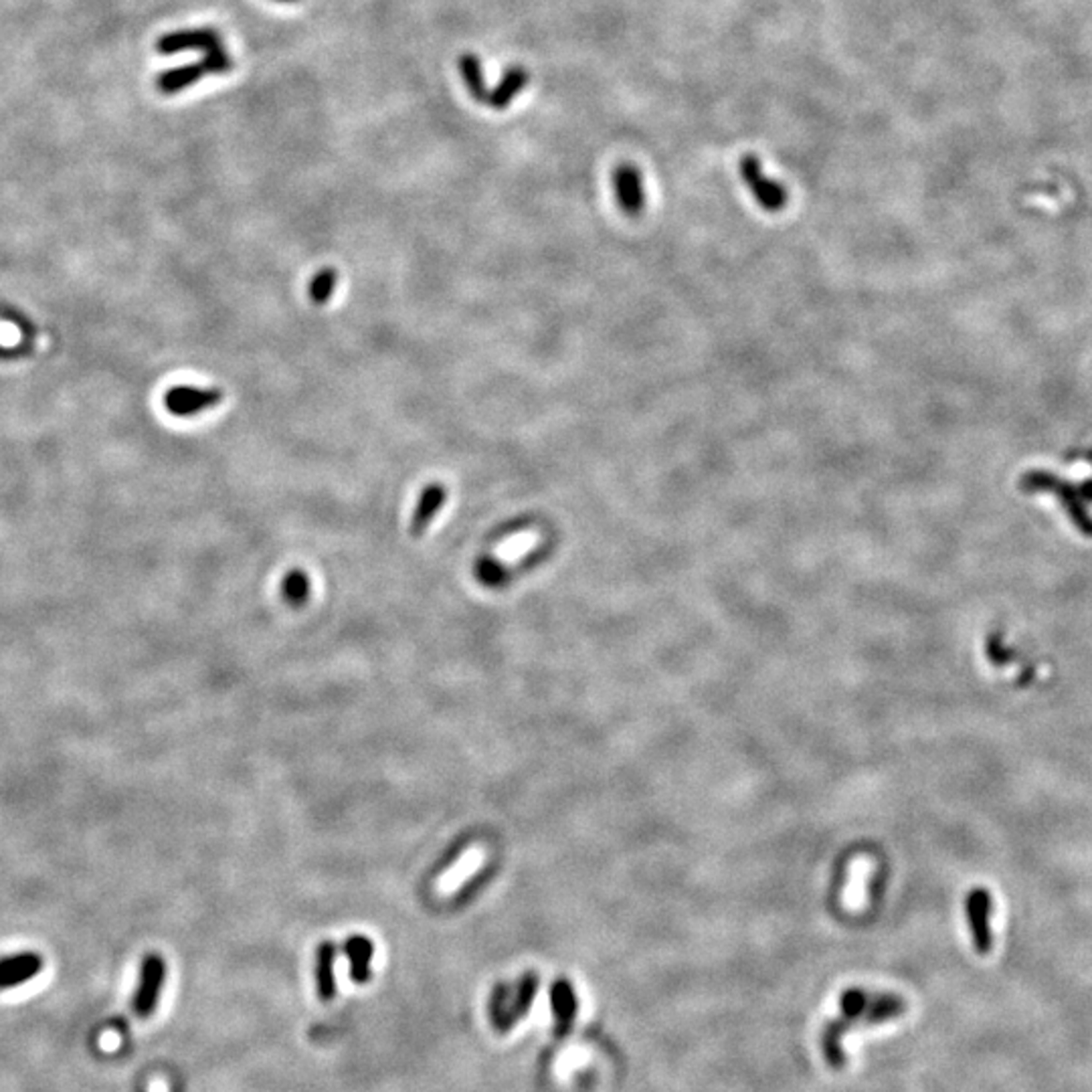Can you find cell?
<instances>
[{
    "label": "cell",
    "instance_id": "1",
    "mask_svg": "<svg viewBox=\"0 0 1092 1092\" xmlns=\"http://www.w3.org/2000/svg\"><path fill=\"white\" fill-rule=\"evenodd\" d=\"M872 994L860 987H850L840 995V1013L831 1018L821 1032V1052L831 1070H844L847 1058L844 1052V1036L852 1027H862L866 1008Z\"/></svg>",
    "mask_w": 1092,
    "mask_h": 1092
},
{
    "label": "cell",
    "instance_id": "2",
    "mask_svg": "<svg viewBox=\"0 0 1092 1092\" xmlns=\"http://www.w3.org/2000/svg\"><path fill=\"white\" fill-rule=\"evenodd\" d=\"M166 961L158 953L144 955L140 963L138 987L132 997V1010L138 1018H150L158 1008L160 994L166 981Z\"/></svg>",
    "mask_w": 1092,
    "mask_h": 1092
},
{
    "label": "cell",
    "instance_id": "3",
    "mask_svg": "<svg viewBox=\"0 0 1092 1092\" xmlns=\"http://www.w3.org/2000/svg\"><path fill=\"white\" fill-rule=\"evenodd\" d=\"M739 171H740L744 185L749 187L751 195L765 211L779 213L787 207L789 197H787L785 187L775 183V181H770V178L763 171L761 160L756 158L755 154H744V157H740Z\"/></svg>",
    "mask_w": 1092,
    "mask_h": 1092
},
{
    "label": "cell",
    "instance_id": "4",
    "mask_svg": "<svg viewBox=\"0 0 1092 1092\" xmlns=\"http://www.w3.org/2000/svg\"><path fill=\"white\" fill-rule=\"evenodd\" d=\"M992 910H994L992 894L981 889V886H978V889H973L967 894L965 915L969 920V931L973 935V947L980 955H989V950L994 947L992 924H989V920H992Z\"/></svg>",
    "mask_w": 1092,
    "mask_h": 1092
},
{
    "label": "cell",
    "instance_id": "5",
    "mask_svg": "<svg viewBox=\"0 0 1092 1092\" xmlns=\"http://www.w3.org/2000/svg\"><path fill=\"white\" fill-rule=\"evenodd\" d=\"M223 401V393L211 387H192V384H178L164 395V407L174 417H192L202 411H209Z\"/></svg>",
    "mask_w": 1092,
    "mask_h": 1092
},
{
    "label": "cell",
    "instance_id": "6",
    "mask_svg": "<svg viewBox=\"0 0 1092 1092\" xmlns=\"http://www.w3.org/2000/svg\"><path fill=\"white\" fill-rule=\"evenodd\" d=\"M548 997L552 1018H555V1027H552L555 1038H569L576 1020V1011H579V999H576L573 983L569 980H557L550 985Z\"/></svg>",
    "mask_w": 1092,
    "mask_h": 1092
},
{
    "label": "cell",
    "instance_id": "7",
    "mask_svg": "<svg viewBox=\"0 0 1092 1092\" xmlns=\"http://www.w3.org/2000/svg\"><path fill=\"white\" fill-rule=\"evenodd\" d=\"M613 188L621 211L627 217H639L646 207V195L641 172L634 164H620L613 171Z\"/></svg>",
    "mask_w": 1092,
    "mask_h": 1092
},
{
    "label": "cell",
    "instance_id": "8",
    "mask_svg": "<svg viewBox=\"0 0 1092 1092\" xmlns=\"http://www.w3.org/2000/svg\"><path fill=\"white\" fill-rule=\"evenodd\" d=\"M45 961L35 950H22L0 959V992L21 987L43 971Z\"/></svg>",
    "mask_w": 1092,
    "mask_h": 1092
},
{
    "label": "cell",
    "instance_id": "9",
    "mask_svg": "<svg viewBox=\"0 0 1092 1092\" xmlns=\"http://www.w3.org/2000/svg\"><path fill=\"white\" fill-rule=\"evenodd\" d=\"M221 47V37L213 29H188L176 31L160 37L157 41V51L160 55H174L183 51H211Z\"/></svg>",
    "mask_w": 1092,
    "mask_h": 1092
},
{
    "label": "cell",
    "instance_id": "10",
    "mask_svg": "<svg viewBox=\"0 0 1092 1092\" xmlns=\"http://www.w3.org/2000/svg\"><path fill=\"white\" fill-rule=\"evenodd\" d=\"M445 500H447V490H445L443 484L431 482L423 487V492L419 494V500H417L415 512H413V518H411V534L417 536V538L426 534L433 518L443 508Z\"/></svg>",
    "mask_w": 1092,
    "mask_h": 1092
},
{
    "label": "cell",
    "instance_id": "11",
    "mask_svg": "<svg viewBox=\"0 0 1092 1092\" xmlns=\"http://www.w3.org/2000/svg\"><path fill=\"white\" fill-rule=\"evenodd\" d=\"M344 953L351 963V978L356 983H368L375 961V943L366 935H351L344 943Z\"/></svg>",
    "mask_w": 1092,
    "mask_h": 1092
},
{
    "label": "cell",
    "instance_id": "12",
    "mask_svg": "<svg viewBox=\"0 0 1092 1092\" xmlns=\"http://www.w3.org/2000/svg\"><path fill=\"white\" fill-rule=\"evenodd\" d=\"M538 987H541V978L534 971H526L522 978L512 985V999H510V1024L512 1027L520 1024L534 1006V999L538 995Z\"/></svg>",
    "mask_w": 1092,
    "mask_h": 1092
},
{
    "label": "cell",
    "instance_id": "13",
    "mask_svg": "<svg viewBox=\"0 0 1092 1092\" xmlns=\"http://www.w3.org/2000/svg\"><path fill=\"white\" fill-rule=\"evenodd\" d=\"M906 1001L896 995V994H876L870 997V1004L866 1008L864 1013V1020H862V1027H872V1025H882V1024H889L896 1018H901L903 1013L906 1011Z\"/></svg>",
    "mask_w": 1092,
    "mask_h": 1092
},
{
    "label": "cell",
    "instance_id": "14",
    "mask_svg": "<svg viewBox=\"0 0 1092 1092\" xmlns=\"http://www.w3.org/2000/svg\"><path fill=\"white\" fill-rule=\"evenodd\" d=\"M202 75H209L207 66H204V61L199 63H188L185 67H174L164 71L157 77V89L164 96H172L183 92V89L190 87L199 83V80Z\"/></svg>",
    "mask_w": 1092,
    "mask_h": 1092
},
{
    "label": "cell",
    "instance_id": "15",
    "mask_svg": "<svg viewBox=\"0 0 1092 1092\" xmlns=\"http://www.w3.org/2000/svg\"><path fill=\"white\" fill-rule=\"evenodd\" d=\"M334 961H337V945L332 941H324L316 950V987L322 1001H330L337 995Z\"/></svg>",
    "mask_w": 1092,
    "mask_h": 1092
},
{
    "label": "cell",
    "instance_id": "16",
    "mask_svg": "<svg viewBox=\"0 0 1092 1092\" xmlns=\"http://www.w3.org/2000/svg\"><path fill=\"white\" fill-rule=\"evenodd\" d=\"M480 864H482V852L480 850H468L452 868L443 874L441 880H440V892L452 894L459 884H464L471 876V874L480 868Z\"/></svg>",
    "mask_w": 1092,
    "mask_h": 1092
},
{
    "label": "cell",
    "instance_id": "17",
    "mask_svg": "<svg viewBox=\"0 0 1092 1092\" xmlns=\"http://www.w3.org/2000/svg\"><path fill=\"white\" fill-rule=\"evenodd\" d=\"M510 999H512V983H496L490 995V1004H487V1013H490L492 1025L496 1032L508 1034L512 1030L510 1024Z\"/></svg>",
    "mask_w": 1092,
    "mask_h": 1092
},
{
    "label": "cell",
    "instance_id": "18",
    "mask_svg": "<svg viewBox=\"0 0 1092 1092\" xmlns=\"http://www.w3.org/2000/svg\"><path fill=\"white\" fill-rule=\"evenodd\" d=\"M473 573H475V579L490 589L506 587L512 581V575H514L512 567H508L506 562L498 561L494 557H480L473 564Z\"/></svg>",
    "mask_w": 1092,
    "mask_h": 1092
},
{
    "label": "cell",
    "instance_id": "19",
    "mask_svg": "<svg viewBox=\"0 0 1092 1092\" xmlns=\"http://www.w3.org/2000/svg\"><path fill=\"white\" fill-rule=\"evenodd\" d=\"M310 593H312L310 576L300 569L290 571L284 576V581H281V595H284V599L292 607H302L304 603L310 599Z\"/></svg>",
    "mask_w": 1092,
    "mask_h": 1092
},
{
    "label": "cell",
    "instance_id": "20",
    "mask_svg": "<svg viewBox=\"0 0 1092 1092\" xmlns=\"http://www.w3.org/2000/svg\"><path fill=\"white\" fill-rule=\"evenodd\" d=\"M338 272L334 267H322L320 272H316V276L310 279V284H307V298H310L312 304L316 306H324L330 302V298L337 292L338 286Z\"/></svg>",
    "mask_w": 1092,
    "mask_h": 1092
},
{
    "label": "cell",
    "instance_id": "21",
    "mask_svg": "<svg viewBox=\"0 0 1092 1092\" xmlns=\"http://www.w3.org/2000/svg\"><path fill=\"white\" fill-rule=\"evenodd\" d=\"M526 82H529V75H526L524 69H520V67L510 69L502 77L500 85L494 89L492 96L487 97V101H490L494 108H506L510 104V99L518 92H522V87L526 85Z\"/></svg>",
    "mask_w": 1092,
    "mask_h": 1092
},
{
    "label": "cell",
    "instance_id": "22",
    "mask_svg": "<svg viewBox=\"0 0 1092 1092\" xmlns=\"http://www.w3.org/2000/svg\"><path fill=\"white\" fill-rule=\"evenodd\" d=\"M459 69H461V75H464V82L471 92V96L478 101H484L487 97V94H486V82H484V75H482L480 59L475 55H464L459 59Z\"/></svg>",
    "mask_w": 1092,
    "mask_h": 1092
},
{
    "label": "cell",
    "instance_id": "23",
    "mask_svg": "<svg viewBox=\"0 0 1092 1092\" xmlns=\"http://www.w3.org/2000/svg\"><path fill=\"white\" fill-rule=\"evenodd\" d=\"M204 66L209 69V75H218V73H227L231 67V57L227 51L221 47H215L211 51H207V55H204Z\"/></svg>",
    "mask_w": 1092,
    "mask_h": 1092
},
{
    "label": "cell",
    "instance_id": "24",
    "mask_svg": "<svg viewBox=\"0 0 1092 1092\" xmlns=\"http://www.w3.org/2000/svg\"><path fill=\"white\" fill-rule=\"evenodd\" d=\"M532 522H534L532 516H518V518H514L512 522H508L504 526H500V529L494 534V538H496V541H500V538H508L512 534H518V532L529 529V526H532Z\"/></svg>",
    "mask_w": 1092,
    "mask_h": 1092
},
{
    "label": "cell",
    "instance_id": "25",
    "mask_svg": "<svg viewBox=\"0 0 1092 1092\" xmlns=\"http://www.w3.org/2000/svg\"><path fill=\"white\" fill-rule=\"evenodd\" d=\"M279 3H298V0H279Z\"/></svg>",
    "mask_w": 1092,
    "mask_h": 1092
}]
</instances>
